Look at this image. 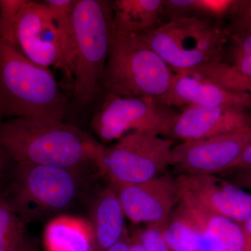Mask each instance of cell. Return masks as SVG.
<instances>
[{
  "instance_id": "cell-1",
  "label": "cell",
  "mask_w": 251,
  "mask_h": 251,
  "mask_svg": "<svg viewBox=\"0 0 251 251\" xmlns=\"http://www.w3.org/2000/svg\"><path fill=\"white\" fill-rule=\"evenodd\" d=\"M100 145L63 121L11 118L0 125V150L14 163L88 171L90 166L97 167Z\"/></svg>"
},
{
  "instance_id": "cell-2",
  "label": "cell",
  "mask_w": 251,
  "mask_h": 251,
  "mask_svg": "<svg viewBox=\"0 0 251 251\" xmlns=\"http://www.w3.org/2000/svg\"><path fill=\"white\" fill-rule=\"evenodd\" d=\"M87 171L14 163L0 180V197L26 225L72 207L90 181Z\"/></svg>"
},
{
  "instance_id": "cell-3",
  "label": "cell",
  "mask_w": 251,
  "mask_h": 251,
  "mask_svg": "<svg viewBox=\"0 0 251 251\" xmlns=\"http://www.w3.org/2000/svg\"><path fill=\"white\" fill-rule=\"evenodd\" d=\"M0 100L10 118L63 121L68 100L49 69L36 65L0 38Z\"/></svg>"
},
{
  "instance_id": "cell-4",
  "label": "cell",
  "mask_w": 251,
  "mask_h": 251,
  "mask_svg": "<svg viewBox=\"0 0 251 251\" xmlns=\"http://www.w3.org/2000/svg\"><path fill=\"white\" fill-rule=\"evenodd\" d=\"M77 0H27L14 30L15 46L39 67L60 69L72 79V14Z\"/></svg>"
},
{
  "instance_id": "cell-5",
  "label": "cell",
  "mask_w": 251,
  "mask_h": 251,
  "mask_svg": "<svg viewBox=\"0 0 251 251\" xmlns=\"http://www.w3.org/2000/svg\"><path fill=\"white\" fill-rule=\"evenodd\" d=\"M74 99L82 108L99 101L112 33L113 9L109 0H77L72 14Z\"/></svg>"
},
{
  "instance_id": "cell-6",
  "label": "cell",
  "mask_w": 251,
  "mask_h": 251,
  "mask_svg": "<svg viewBox=\"0 0 251 251\" xmlns=\"http://www.w3.org/2000/svg\"><path fill=\"white\" fill-rule=\"evenodd\" d=\"M175 73L138 36L113 30L104 73L105 94L152 99L161 103Z\"/></svg>"
},
{
  "instance_id": "cell-7",
  "label": "cell",
  "mask_w": 251,
  "mask_h": 251,
  "mask_svg": "<svg viewBox=\"0 0 251 251\" xmlns=\"http://www.w3.org/2000/svg\"><path fill=\"white\" fill-rule=\"evenodd\" d=\"M175 73L190 72L222 62L228 35L220 23L197 18L168 21L136 36Z\"/></svg>"
},
{
  "instance_id": "cell-8",
  "label": "cell",
  "mask_w": 251,
  "mask_h": 251,
  "mask_svg": "<svg viewBox=\"0 0 251 251\" xmlns=\"http://www.w3.org/2000/svg\"><path fill=\"white\" fill-rule=\"evenodd\" d=\"M174 146L154 132H132L110 146L101 143L96 165L112 188L140 184L166 173Z\"/></svg>"
},
{
  "instance_id": "cell-9",
  "label": "cell",
  "mask_w": 251,
  "mask_h": 251,
  "mask_svg": "<svg viewBox=\"0 0 251 251\" xmlns=\"http://www.w3.org/2000/svg\"><path fill=\"white\" fill-rule=\"evenodd\" d=\"M91 120L102 144L135 131H152L168 138L176 114L152 99L105 94Z\"/></svg>"
},
{
  "instance_id": "cell-10",
  "label": "cell",
  "mask_w": 251,
  "mask_h": 251,
  "mask_svg": "<svg viewBox=\"0 0 251 251\" xmlns=\"http://www.w3.org/2000/svg\"><path fill=\"white\" fill-rule=\"evenodd\" d=\"M251 143V126L231 133L181 142L171 151L170 166L179 175L224 173Z\"/></svg>"
},
{
  "instance_id": "cell-11",
  "label": "cell",
  "mask_w": 251,
  "mask_h": 251,
  "mask_svg": "<svg viewBox=\"0 0 251 251\" xmlns=\"http://www.w3.org/2000/svg\"><path fill=\"white\" fill-rule=\"evenodd\" d=\"M113 190L126 217L134 224L164 227L181 200V187L177 179L167 172L150 181Z\"/></svg>"
},
{
  "instance_id": "cell-12",
  "label": "cell",
  "mask_w": 251,
  "mask_h": 251,
  "mask_svg": "<svg viewBox=\"0 0 251 251\" xmlns=\"http://www.w3.org/2000/svg\"><path fill=\"white\" fill-rule=\"evenodd\" d=\"M180 187L207 210L243 224L251 215V193L217 175H178Z\"/></svg>"
},
{
  "instance_id": "cell-13",
  "label": "cell",
  "mask_w": 251,
  "mask_h": 251,
  "mask_svg": "<svg viewBox=\"0 0 251 251\" xmlns=\"http://www.w3.org/2000/svg\"><path fill=\"white\" fill-rule=\"evenodd\" d=\"M238 106L185 107L176 114L168 138L192 141L231 133L251 126V115Z\"/></svg>"
},
{
  "instance_id": "cell-14",
  "label": "cell",
  "mask_w": 251,
  "mask_h": 251,
  "mask_svg": "<svg viewBox=\"0 0 251 251\" xmlns=\"http://www.w3.org/2000/svg\"><path fill=\"white\" fill-rule=\"evenodd\" d=\"M161 104L167 107L238 106L251 108L247 94L238 93L195 72L175 73Z\"/></svg>"
},
{
  "instance_id": "cell-15",
  "label": "cell",
  "mask_w": 251,
  "mask_h": 251,
  "mask_svg": "<svg viewBox=\"0 0 251 251\" xmlns=\"http://www.w3.org/2000/svg\"><path fill=\"white\" fill-rule=\"evenodd\" d=\"M91 206V225L93 229V251H105L128 233L125 215L117 193L110 186L97 193Z\"/></svg>"
},
{
  "instance_id": "cell-16",
  "label": "cell",
  "mask_w": 251,
  "mask_h": 251,
  "mask_svg": "<svg viewBox=\"0 0 251 251\" xmlns=\"http://www.w3.org/2000/svg\"><path fill=\"white\" fill-rule=\"evenodd\" d=\"M181 198L202 223L211 251H251V237L242 224L214 214L181 188Z\"/></svg>"
},
{
  "instance_id": "cell-17",
  "label": "cell",
  "mask_w": 251,
  "mask_h": 251,
  "mask_svg": "<svg viewBox=\"0 0 251 251\" xmlns=\"http://www.w3.org/2000/svg\"><path fill=\"white\" fill-rule=\"evenodd\" d=\"M166 0H115L113 30L139 36L154 30L165 23Z\"/></svg>"
},
{
  "instance_id": "cell-18",
  "label": "cell",
  "mask_w": 251,
  "mask_h": 251,
  "mask_svg": "<svg viewBox=\"0 0 251 251\" xmlns=\"http://www.w3.org/2000/svg\"><path fill=\"white\" fill-rule=\"evenodd\" d=\"M163 233L173 251H210L204 226L181 198L166 221Z\"/></svg>"
},
{
  "instance_id": "cell-19",
  "label": "cell",
  "mask_w": 251,
  "mask_h": 251,
  "mask_svg": "<svg viewBox=\"0 0 251 251\" xmlns=\"http://www.w3.org/2000/svg\"><path fill=\"white\" fill-rule=\"evenodd\" d=\"M222 86L251 77V34L228 36L222 62L193 71Z\"/></svg>"
},
{
  "instance_id": "cell-20",
  "label": "cell",
  "mask_w": 251,
  "mask_h": 251,
  "mask_svg": "<svg viewBox=\"0 0 251 251\" xmlns=\"http://www.w3.org/2000/svg\"><path fill=\"white\" fill-rule=\"evenodd\" d=\"M44 243L47 251H93V229L83 220L59 216L46 226Z\"/></svg>"
},
{
  "instance_id": "cell-21",
  "label": "cell",
  "mask_w": 251,
  "mask_h": 251,
  "mask_svg": "<svg viewBox=\"0 0 251 251\" xmlns=\"http://www.w3.org/2000/svg\"><path fill=\"white\" fill-rule=\"evenodd\" d=\"M236 0H166L165 23L197 18L220 23L228 17Z\"/></svg>"
},
{
  "instance_id": "cell-22",
  "label": "cell",
  "mask_w": 251,
  "mask_h": 251,
  "mask_svg": "<svg viewBox=\"0 0 251 251\" xmlns=\"http://www.w3.org/2000/svg\"><path fill=\"white\" fill-rule=\"evenodd\" d=\"M26 224L0 197V251H20L27 236Z\"/></svg>"
},
{
  "instance_id": "cell-23",
  "label": "cell",
  "mask_w": 251,
  "mask_h": 251,
  "mask_svg": "<svg viewBox=\"0 0 251 251\" xmlns=\"http://www.w3.org/2000/svg\"><path fill=\"white\" fill-rule=\"evenodd\" d=\"M27 0H0V38L15 46L14 30Z\"/></svg>"
},
{
  "instance_id": "cell-24",
  "label": "cell",
  "mask_w": 251,
  "mask_h": 251,
  "mask_svg": "<svg viewBox=\"0 0 251 251\" xmlns=\"http://www.w3.org/2000/svg\"><path fill=\"white\" fill-rule=\"evenodd\" d=\"M227 18L225 29L228 36L251 34V0H236Z\"/></svg>"
},
{
  "instance_id": "cell-25",
  "label": "cell",
  "mask_w": 251,
  "mask_h": 251,
  "mask_svg": "<svg viewBox=\"0 0 251 251\" xmlns=\"http://www.w3.org/2000/svg\"><path fill=\"white\" fill-rule=\"evenodd\" d=\"M163 227L146 225L145 228L137 230L138 239L146 251H173L167 244Z\"/></svg>"
},
{
  "instance_id": "cell-26",
  "label": "cell",
  "mask_w": 251,
  "mask_h": 251,
  "mask_svg": "<svg viewBox=\"0 0 251 251\" xmlns=\"http://www.w3.org/2000/svg\"><path fill=\"white\" fill-rule=\"evenodd\" d=\"M251 193V170L226 172L217 175Z\"/></svg>"
},
{
  "instance_id": "cell-27",
  "label": "cell",
  "mask_w": 251,
  "mask_h": 251,
  "mask_svg": "<svg viewBox=\"0 0 251 251\" xmlns=\"http://www.w3.org/2000/svg\"><path fill=\"white\" fill-rule=\"evenodd\" d=\"M244 170H251V143L241 153L240 156L238 157L237 159L235 160L224 173L231 171H244Z\"/></svg>"
},
{
  "instance_id": "cell-28",
  "label": "cell",
  "mask_w": 251,
  "mask_h": 251,
  "mask_svg": "<svg viewBox=\"0 0 251 251\" xmlns=\"http://www.w3.org/2000/svg\"><path fill=\"white\" fill-rule=\"evenodd\" d=\"M222 86L232 92L247 94L251 99V77L229 81Z\"/></svg>"
},
{
  "instance_id": "cell-29",
  "label": "cell",
  "mask_w": 251,
  "mask_h": 251,
  "mask_svg": "<svg viewBox=\"0 0 251 251\" xmlns=\"http://www.w3.org/2000/svg\"><path fill=\"white\" fill-rule=\"evenodd\" d=\"M13 164L14 162L10 159L2 150H0V180L4 177Z\"/></svg>"
},
{
  "instance_id": "cell-30",
  "label": "cell",
  "mask_w": 251,
  "mask_h": 251,
  "mask_svg": "<svg viewBox=\"0 0 251 251\" xmlns=\"http://www.w3.org/2000/svg\"><path fill=\"white\" fill-rule=\"evenodd\" d=\"M130 244V237L129 234L127 233L121 241L105 251H129Z\"/></svg>"
},
{
  "instance_id": "cell-31",
  "label": "cell",
  "mask_w": 251,
  "mask_h": 251,
  "mask_svg": "<svg viewBox=\"0 0 251 251\" xmlns=\"http://www.w3.org/2000/svg\"><path fill=\"white\" fill-rule=\"evenodd\" d=\"M130 237V244L129 251H146L145 248L142 245L141 243H140L139 239H138L136 231H135Z\"/></svg>"
},
{
  "instance_id": "cell-32",
  "label": "cell",
  "mask_w": 251,
  "mask_h": 251,
  "mask_svg": "<svg viewBox=\"0 0 251 251\" xmlns=\"http://www.w3.org/2000/svg\"><path fill=\"white\" fill-rule=\"evenodd\" d=\"M20 251H39L35 244L28 239L27 237Z\"/></svg>"
},
{
  "instance_id": "cell-33",
  "label": "cell",
  "mask_w": 251,
  "mask_h": 251,
  "mask_svg": "<svg viewBox=\"0 0 251 251\" xmlns=\"http://www.w3.org/2000/svg\"><path fill=\"white\" fill-rule=\"evenodd\" d=\"M243 227L246 232L249 234V237H251V215L249 216V219L242 224Z\"/></svg>"
},
{
  "instance_id": "cell-34",
  "label": "cell",
  "mask_w": 251,
  "mask_h": 251,
  "mask_svg": "<svg viewBox=\"0 0 251 251\" xmlns=\"http://www.w3.org/2000/svg\"><path fill=\"white\" fill-rule=\"evenodd\" d=\"M4 114L3 111L2 104H1V100H0V125L4 122Z\"/></svg>"
}]
</instances>
